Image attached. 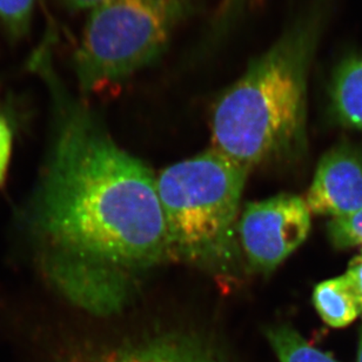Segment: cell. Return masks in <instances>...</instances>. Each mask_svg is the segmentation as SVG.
<instances>
[{
  "label": "cell",
  "mask_w": 362,
  "mask_h": 362,
  "mask_svg": "<svg viewBox=\"0 0 362 362\" xmlns=\"http://www.w3.org/2000/svg\"><path fill=\"white\" fill-rule=\"evenodd\" d=\"M44 60L56 127L31 209L39 267L72 306L115 317L172 264L157 175Z\"/></svg>",
  "instance_id": "obj_1"
},
{
  "label": "cell",
  "mask_w": 362,
  "mask_h": 362,
  "mask_svg": "<svg viewBox=\"0 0 362 362\" xmlns=\"http://www.w3.org/2000/svg\"><path fill=\"white\" fill-rule=\"evenodd\" d=\"M317 28L315 14L298 19L220 93L211 117L214 150L253 171L303 146Z\"/></svg>",
  "instance_id": "obj_2"
},
{
  "label": "cell",
  "mask_w": 362,
  "mask_h": 362,
  "mask_svg": "<svg viewBox=\"0 0 362 362\" xmlns=\"http://www.w3.org/2000/svg\"><path fill=\"white\" fill-rule=\"evenodd\" d=\"M251 172L211 147L157 175L172 264L226 285L247 274L238 223Z\"/></svg>",
  "instance_id": "obj_3"
},
{
  "label": "cell",
  "mask_w": 362,
  "mask_h": 362,
  "mask_svg": "<svg viewBox=\"0 0 362 362\" xmlns=\"http://www.w3.org/2000/svg\"><path fill=\"white\" fill-rule=\"evenodd\" d=\"M193 11V0H104L93 7L74 53L81 92L118 88L156 63Z\"/></svg>",
  "instance_id": "obj_4"
},
{
  "label": "cell",
  "mask_w": 362,
  "mask_h": 362,
  "mask_svg": "<svg viewBox=\"0 0 362 362\" xmlns=\"http://www.w3.org/2000/svg\"><path fill=\"white\" fill-rule=\"evenodd\" d=\"M305 199L281 193L241 209L238 240L248 273L269 275L306 241L312 220Z\"/></svg>",
  "instance_id": "obj_5"
},
{
  "label": "cell",
  "mask_w": 362,
  "mask_h": 362,
  "mask_svg": "<svg viewBox=\"0 0 362 362\" xmlns=\"http://www.w3.org/2000/svg\"><path fill=\"white\" fill-rule=\"evenodd\" d=\"M310 213L332 218L362 209V156L352 146L335 147L321 158L307 192Z\"/></svg>",
  "instance_id": "obj_6"
},
{
  "label": "cell",
  "mask_w": 362,
  "mask_h": 362,
  "mask_svg": "<svg viewBox=\"0 0 362 362\" xmlns=\"http://www.w3.org/2000/svg\"><path fill=\"white\" fill-rule=\"evenodd\" d=\"M64 362H226L219 351L192 333H159L136 341L71 356Z\"/></svg>",
  "instance_id": "obj_7"
},
{
  "label": "cell",
  "mask_w": 362,
  "mask_h": 362,
  "mask_svg": "<svg viewBox=\"0 0 362 362\" xmlns=\"http://www.w3.org/2000/svg\"><path fill=\"white\" fill-rule=\"evenodd\" d=\"M329 93L339 122L362 131V54L349 57L339 65Z\"/></svg>",
  "instance_id": "obj_8"
},
{
  "label": "cell",
  "mask_w": 362,
  "mask_h": 362,
  "mask_svg": "<svg viewBox=\"0 0 362 362\" xmlns=\"http://www.w3.org/2000/svg\"><path fill=\"white\" fill-rule=\"evenodd\" d=\"M313 303L321 319L331 327L349 326L362 314L345 274L320 282L314 288Z\"/></svg>",
  "instance_id": "obj_9"
},
{
  "label": "cell",
  "mask_w": 362,
  "mask_h": 362,
  "mask_svg": "<svg viewBox=\"0 0 362 362\" xmlns=\"http://www.w3.org/2000/svg\"><path fill=\"white\" fill-rule=\"evenodd\" d=\"M266 338L279 362H339L327 353L308 344L299 332L287 325L267 328Z\"/></svg>",
  "instance_id": "obj_10"
},
{
  "label": "cell",
  "mask_w": 362,
  "mask_h": 362,
  "mask_svg": "<svg viewBox=\"0 0 362 362\" xmlns=\"http://www.w3.org/2000/svg\"><path fill=\"white\" fill-rule=\"evenodd\" d=\"M262 0H220L213 14L209 35L211 42H216L226 35L248 11L255 8Z\"/></svg>",
  "instance_id": "obj_11"
},
{
  "label": "cell",
  "mask_w": 362,
  "mask_h": 362,
  "mask_svg": "<svg viewBox=\"0 0 362 362\" xmlns=\"http://www.w3.org/2000/svg\"><path fill=\"white\" fill-rule=\"evenodd\" d=\"M327 230L334 247L344 250L362 245V209L349 216L332 218Z\"/></svg>",
  "instance_id": "obj_12"
},
{
  "label": "cell",
  "mask_w": 362,
  "mask_h": 362,
  "mask_svg": "<svg viewBox=\"0 0 362 362\" xmlns=\"http://www.w3.org/2000/svg\"><path fill=\"white\" fill-rule=\"evenodd\" d=\"M38 0H0V21L12 33L28 28Z\"/></svg>",
  "instance_id": "obj_13"
},
{
  "label": "cell",
  "mask_w": 362,
  "mask_h": 362,
  "mask_svg": "<svg viewBox=\"0 0 362 362\" xmlns=\"http://www.w3.org/2000/svg\"><path fill=\"white\" fill-rule=\"evenodd\" d=\"M12 131L5 119L0 117V186L6 177L12 153Z\"/></svg>",
  "instance_id": "obj_14"
},
{
  "label": "cell",
  "mask_w": 362,
  "mask_h": 362,
  "mask_svg": "<svg viewBox=\"0 0 362 362\" xmlns=\"http://www.w3.org/2000/svg\"><path fill=\"white\" fill-rule=\"evenodd\" d=\"M345 276L349 280V286L352 288L356 301L359 303L360 310L362 312V258L356 257L349 264V269L345 273Z\"/></svg>",
  "instance_id": "obj_15"
},
{
  "label": "cell",
  "mask_w": 362,
  "mask_h": 362,
  "mask_svg": "<svg viewBox=\"0 0 362 362\" xmlns=\"http://www.w3.org/2000/svg\"><path fill=\"white\" fill-rule=\"evenodd\" d=\"M72 10H92L104 0H63Z\"/></svg>",
  "instance_id": "obj_16"
},
{
  "label": "cell",
  "mask_w": 362,
  "mask_h": 362,
  "mask_svg": "<svg viewBox=\"0 0 362 362\" xmlns=\"http://www.w3.org/2000/svg\"><path fill=\"white\" fill-rule=\"evenodd\" d=\"M356 362H362V325L361 331H360L359 349H358V359Z\"/></svg>",
  "instance_id": "obj_17"
},
{
  "label": "cell",
  "mask_w": 362,
  "mask_h": 362,
  "mask_svg": "<svg viewBox=\"0 0 362 362\" xmlns=\"http://www.w3.org/2000/svg\"><path fill=\"white\" fill-rule=\"evenodd\" d=\"M360 257H361V258H362V248H361V255H360Z\"/></svg>",
  "instance_id": "obj_18"
}]
</instances>
